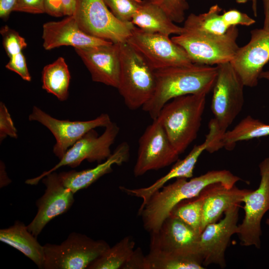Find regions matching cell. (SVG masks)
Returning <instances> with one entry per match:
<instances>
[{
	"instance_id": "1",
	"label": "cell",
	"mask_w": 269,
	"mask_h": 269,
	"mask_svg": "<svg viewBox=\"0 0 269 269\" xmlns=\"http://www.w3.org/2000/svg\"><path fill=\"white\" fill-rule=\"evenodd\" d=\"M187 179L178 178L172 183L164 185L154 193L143 208L138 211L147 231H157L178 203L198 196L207 186L221 183L230 188L242 180L227 170L209 171L189 180Z\"/></svg>"
},
{
	"instance_id": "2",
	"label": "cell",
	"mask_w": 269,
	"mask_h": 269,
	"mask_svg": "<svg viewBox=\"0 0 269 269\" xmlns=\"http://www.w3.org/2000/svg\"><path fill=\"white\" fill-rule=\"evenodd\" d=\"M217 66L192 63L155 70L156 88L152 98L142 107L152 120L172 99L191 94L207 95L213 89Z\"/></svg>"
},
{
	"instance_id": "3",
	"label": "cell",
	"mask_w": 269,
	"mask_h": 269,
	"mask_svg": "<svg viewBox=\"0 0 269 269\" xmlns=\"http://www.w3.org/2000/svg\"><path fill=\"white\" fill-rule=\"evenodd\" d=\"M206 96L205 94H191L175 98L163 106L157 118L179 154L197 137Z\"/></svg>"
},
{
	"instance_id": "4",
	"label": "cell",
	"mask_w": 269,
	"mask_h": 269,
	"mask_svg": "<svg viewBox=\"0 0 269 269\" xmlns=\"http://www.w3.org/2000/svg\"><path fill=\"white\" fill-rule=\"evenodd\" d=\"M121 71L117 89L131 110L142 108L156 88L155 70L128 43H120Z\"/></svg>"
},
{
	"instance_id": "5",
	"label": "cell",
	"mask_w": 269,
	"mask_h": 269,
	"mask_svg": "<svg viewBox=\"0 0 269 269\" xmlns=\"http://www.w3.org/2000/svg\"><path fill=\"white\" fill-rule=\"evenodd\" d=\"M239 30L231 27L224 34L184 30L171 39L187 53L193 63L217 66L231 62L238 51Z\"/></svg>"
},
{
	"instance_id": "6",
	"label": "cell",
	"mask_w": 269,
	"mask_h": 269,
	"mask_svg": "<svg viewBox=\"0 0 269 269\" xmlns=\"http://www.w3.org/2000/svg\"><path fill=\"white\" fill-rule=\"evenodd\" d=\"M109 247L103 240L72 232L60 244L43 245L42 269H87Z\"/></svg>"
},
{
	"instance_id": "7",
	"label": "cell",
	"mask_w": 269,
	"mask_h": 269,
	"mask_svg": "<svg viewBox=\"0 0 269 269\" xmlns=\"http://www.w3.org/2000/svg\"><path fill=\"white\" fill-rule=\"evenodd\" d=\"M73 15L84 32L114 43L126 42L134 26L117 18L103 0H77Z\"/></svg>"
},
{
	"instance_id": "8",
	"label": "cell",
	"mask_w": 269,
	"mask_h": 269,
	"mask_svg": "<svg viewBox=\"0 0 269 269\" xmlns=\"http://www.w3.org/2000/svg\"><path fill=\"white\" fill-rule=\"evenodd\" d=\"M217 66L211 109L222 136L243 109L245 85L230 62Z\"/></svg>"
},
{
	"instance_id": "9",
	"label": "cell",
	"mask_w": 269,
	"mask_h": 269,
	"mask_svg": "<svg viewBox=\"0 0 269 269\" xmlns=\"http://www.w3.org/2000/svg\"><path fill=\"white\" fill-rule=\"evenodd\" d=\"M119 132L120 128L117 124L112 122L99 136L94 129L89 131L68 149L57 164L39 176L27 179L25 183L36 185L45 176L60 167L64 166L76 167L85 160L90 162L97 161L99 163L105 161L112 153L110 147Z\"/></svg>"
},
{
	"instance_id": "10",
	"label": "cell",
	"mask_w": 269,
	"mask_h": 269,
	"mask_svg": "<svg viewBox=\"0 0 269 269\" xmlns=\"http://www.w3.org/2000/svg\"><path fill=\"white\" fill-rule=\"evenodd\" d=\"M126 42L154 70L193 63L186 51L169 36L147 32L134 26Z\"/></svg>"
},
{
	"instance_id": "11",
	"label": "cell",
	"mask_w": 269,
	"mask_h": 269,
	"mask_svg": "<svg viewBox=\"0 0 269 269\" xmlns=\"http://www.w3.org/2000/svg\"><path fill=\"white\" fill-rule=\"evenodd\" d=\"M180 154L171 144L158 118L148 125L138 140V148L134 167L135 177L150 170H157L176 162Z\"/></svg>"
},
{
	"instance_id": "12",
	"label": "cell",
	"mask_w": 269,
	"mask_h": 269,
	"mask_svg": "<svg viewBox=\"0 0 269 269\" xmlns=\"http://www.w3.org/2000/svg\"><path fill=\"white\" fill-rule=\"evenodd\" d=\"M261 182L258 188L244 197L245 217L238 225V235L244 246L261 247V220L269 210V157L259 164Z\"/></svg>"
},
{
	"instance_id": "13",
	"label": "cell",
	"mask_w": 269,
	"mask_h": 269,
	"mask_svg": "<svg viewBox=\"0 0 269 269\" xmlns=\"http://www.w3.org/2000/svg\"><path fill=\"white\" fill-rule=\"evenodd\" d=\"M209 128V133L206 135L203 142L195 145L184 159H178L168 172L150 186L134 189H130L124 186L119 187L122 191L128 195L142 199L138 211L143 208L154 193L159 190L169 180L178 178H191L193 176L195 164L204 151L207 150L212 153L220 149V135L213 120L210 121Z\"/></svg>"
},
{
	"instance_id": "14",
	"label": "cell",
	"mask_w": 269,
	"mask_h": 269,
	"mask_svg": "<svg viewBox=\"0 0 269 269\" xmlns=\"http://www.w3.org/2000/svg\"><path fill=\"white\" fill-rule=\"evenodd\" d=\"M28 119L30 121L40 123L52 133L56 141L53 152L59 159L87 132L98 127L106 128L112 122L107 114H102L94 119L86 121L58 120L36 106H33Z\"/></svg>"
},
{
	"instance_id": "15",
	"label": "cell",
	"mask_w": 269,
	"mask_h": 269,
	"mask_svg": "<svg viewBox=\"0 0 269 269\" xmlns=\"http://www.w3.org/2000/svg\"><path fill=\"white\" fill-rule=\"evenodd\" d=\"M240 205H235L224 213V218L219 222L208 224L200 235L198 253L202 258L203 266L211 264L224 268L225 253L231 237L238 233Z\"/></svg>"
},
{
	"instance_id": "16",
	"label": "cell",
	"mask_w": 269,
	"mask_h": 269,
	"mask_svg": "<svg viewBox=\"0 0 269 269\" xmlns=\"http://www.w3.org/2000/svg\"><path fill=\"white\" fill-rule=\"evenodd\" d=\"M41 180L46 188L43 195L36 202L35 216L27 225L36 237L50 221L66 212L74 202V193L63 185L55 171L46 175Z\"/></svg>"
},
{
	"instance_id": "17",
	"label": "cell",
	"mask_w": 269,
	"mask_h": 269,
	"mask_svg": "<svg viewBox=\"0 0 269 269\" xmlns=\"http://www.w3.org/2000/svg\"><path fill=\"white\" fill-rule=\"evenodd\" d=\"M269 61V30L263 28L251 31L249 41L240 47L230 62L245 86L256 87Z\"/></svg>"
},
{
	"instance_id": "18",
	"label": "cell",
	"mask_w": 269,
	"mask_h": 269,
	"mask_svg": "<svg viewBox=\"0 0 269 269\" xmlns=\"http://www.w3.org/2000/svg\"><path fill=\"white\" fill-rule=\"evenodd\" d=\"M74 49L93 81L117 88L121 71L120 43Z\"/></svg>"
},
{
	"instance_id": "19",
	"label": "cell",
	"mask_w": 269,
	"mask_h": 269,
	"mask_svg": "<svg viewBox=\"0 0 269 269\" xmlns=\"http://www.w3.org/2000/svg\"><path fill=\"white\" fill-rule=\"evenodd\" d=\"M42 38L43 46L46 50L62 46L85 48L113 43L84 32L73 14L61 20L45 22L42 26Z\"/></svg>"
},
{
	"instance_id": "20",
	"label": "cell",
	"mask_w": 269,
	"mask_h": 269,
	"mask_svg": "<svg viewBox=\"0 0 269 269\" xmlns=\"http://www.w3.org/2000/svg\"><path fill=\"white\" fill-rule=\"evenodd\" d=\"M200 235L180 219L170 215L157 231L150 233L149 248L199 255Z\"/></svg>"
},
{
	"instance_id": "21",
	"label": "cell",
	"mask_w": 269,
	"mask_h": 269,
	"mask_svg": "<svg viewBox=\"0 0 269 269\" xmlns=\"http://www.w3.org/2000/svg\"><path fill=\"white\" fill-rule=\"evenodd\" d=\"M130 147L127 142L121 143L111 156L92 168L81 171L70 170L58 174L63 185L74 193L88 187L105 174L112 171L114 165H121L130 157Z\"/></svg>"
},
{
	"instance_id": "22",
	"label": "cell",
	"mask_w": 269,
	"mask_h": 269,
	"mask_svg": "<svg viewBox=\"0 0 269 269\" xmlns=\"http://www.w3.org/2000/svg\"><path fill=\"white\" fill-rule=\"evenodd\" d=\"M250 191L239 189L235 185L229 188L221 183L211 184L205 188L202 191L204 197L202 230L208 224L216 222L230 207L240 205Z\"/></svg>"
},
{
	"instance_id": "23",
	"label": "cell",
	"mask_w": 269,
	"mask_h": 269,
	"mask_svg": "<svg viewBox=\"0 0 269 269\" xmlns=\"http://www.w3.org/2000/svg\"><path fill=\"white\" fill-rule=\"evenodd\" d=\"M131 22L144 31L167 36L183 32V27L175 24L161 8L147 0H142Z\"/></svg>"
},
{
	"instance_id": "24",
	"label": "cell",
	"mask_w": 269,
	"mask_h": 269,
	"mask_svg": "<svg viewBox=\"0 0 269 269\" xmlns=\"http://www.w3.org/2000/svg\"><path fill=\"white\" fill-rule=\"evenodd\" d=\"M0 241L17 249L31 260L39 269L44 262L43 246L40 245L28 230L27 226L19 221L0 230Z\"/></svg>"
},
{
	"instance_id": "25",
	"label": "cell",
	"mask_w": 269,
	"mask_h": 269,
	"mask_svg": "<svg viewBox=\"0 0 269 269\" xmlns=\"http://www.w3.org/2000/svg\"><path fill=\"white\" fill-rule=\"evenodd\" d=\"M148 269H203V260L197 254L150 249L146 256Z\"/></svg>"
},
{
	"instance_id": "26",
	"label": "cell",
	"mask_w": 269,
	"mask_h": 269,
	"mask_svg": "<svg viewBox=\"0 0 269 269\" xmlns=\"http://www.w3.org/2000/svg\"><path fill=\"white\" fill-rule=\"evenodd\" d=\"M71 76L63 57L57 58L43 68L42 71V88L61 101L67 100Z\"/></svg>"
},
{
	"instance_id": "27",
	"label": "cell",
	"mask_w": 269,
	"mask_h": 269,
	"mask_svg": "<svg viewBox=\"0 0 269 269\" xmlns=\"http://www.w3.org/2000/svg\"><path fill=\"white\" fill-rule=\"evenodd\" d=\"M269 136V125L248 116L221 137L222 147L231 150L238 141Z\"/></svg>"
},
{
	"instance_id": "28",
	"label": "cell",
	"mask_w": 269,
	"mask_h": 269,
	"mask_svg": "<svg viewBox=\"0 0 269 269\" xmlns=\"http://www.w3.org/2000/svg\"><path fill=\"white\" fill-rule=\"evenodd\" d=\"M221 11L222 8L216 4L211 6L205 13L190 14L184 21L182 26L183 30L199 31L217 35L225 34L231 27L224 21Z\"/></svg>"
},
{
	"instance_id": "29",
	"label": "cell",
	"mask_w": 269,
	"mask_h": 269,
	"mask_svg": "<svg viewBox=\"0 0 269 269\" xmlns=\"http://www.w3.org/2000/svg\"><path fill=\"white\" fill-rule=\"evenodd\" d=\"M135 242L131 236L109 247L87 269H122L134 251Z\"/></svg>"
},
{
	"instance_id": "30",
	"label": "cell",
	"mask_w": 269,
	"mask_h": 269,
	"mask_svg": "<svg viewBox=\"0 0 269 269\" xmlns=\"http://www.w3.org/2000/svg\"><path fill=\"white\" fill-rule=\"evenodd\" d=\"M204 200V195L201 192L197 197L183 200L178 203L172 209L169 215L180 219L201 234L202 231Z\"/></svg>"
},
{
	"instance_id": "31",
	"label": "cell",
	"mask_w": 269,
	"mask_h": 269,
	"mask_svg": "<svg viewBox=\"0 0 269 269\" xmlns=\"http://www.w3.org/2000/svg\"><path fill=\"white\" fill-rule=\"evenodd\" d=\"M142 0H103L113 14L124 22L131 21Z\"/></svg>"
},
{
	"instance_id": "32",
	"label": "cell",
	"mask_w": 269,
	"mask_h": 269,
	"mask_svg": "<svg viewBox=\"0 0 269 269\" xmlns=\"http://www.w3.org/2000/svg\"><path fill=\"white\" fill-rule=\"evenodd\" d=\"M0 32L3 48L9 58L22 52L26 47L27 44L25 39L7 25L1 27Z\"/></svg>"
},
{
	"instance_id": "33",
	"label": "cell",
	"mask_w": 269,
	"mask_h": 269,
	"mask_svg": "<svg viewBox=\"0 0 269 269\" xmlns=\"http://www.w3.org/2000/svg\"><path fill=\"white\" fill-rule=\"evenodd\" d=\"M161 8L174 22L181 23L185 19L189 8L186 0H147Z\"/></svg>"
},
{
	"instance_id": "34",
	"label": "cell",
	"mask_w": 269,
	"mask_h": 269,
	"mask_svg": "<svg viewBox=\"0 0 269 269\" xmlns=\"http://www.w3.org/2000/svg\"><path fill=\"white\" fill-rule=\"evenodd\" d=\"M7 136L14 138L17 137V131L15 127L10 115L5 104L0 103V142Z\"/></svg>"
},
{
	"instance_id": "35",
	"label": "cell",
	"mask_w": 269,
	"mask_h": 269,
	"mask_svg": "<svg viewBox=\"0 0 269 269\" xmlns=\"http://www.w3.org/2000/svg\"><path fill=\"white\" fill-rule=\"evenodd\" d=\"M5 68L18 75L24 80L30 82L31 76L28 71L25 58L22 52L9 57Z\"/></svg>"
},
{
	"instance_id": "36",
	"label": "cell",
	"mask_w": 269,
	"mask_h": 269,
	"mask_svg": "<svg viewBox=\"0 0 269 269\" xmlns=\"http://www.w3.org/2000/svg\"><path fill=\"white\" fill-rule=\"evenodd\" d=\"M222 16L229 27L239 25L250 26L256 23V20L247 14L235 9L224 11Z\"/></svg>"
},
{
	"instance_id": "37",
	"label": "cell",
	"mask_w": 269,
	"mask_h": 269,
	"mask_svg": "<svg viewBox=\"0 0 269 269\" xmlns=\"http://www.w3.org/2000/svg\"><path fill=\"white\" fill-rule=\"evenodd\" d=\"M14 11L32 14L45 12L44 0H17Z\"/></svg>"
},
{
	"instance_id": "38",
	"label": "cell",
	"mask_w": 269,
	"mask_h": 269,
	"mask_svg": "<svg viewBox=\"0 0 269 269\" xmlns=\"http://www.w3.org/2000/svg\"><path fill=\"white\" fill-rule=\"evenodd\" d=\"M122 269H148L146 256L140 248L134 250Z\"/></svg>"
},
{
	"instance_id": "39",
	"label": "cell",
	"mask_w": 269,
	"mask_h": 269,
	"mask_svg": "<svg viewBox=\"0 0 269 269\" xmlns=\"http://www.w3.org/2000/svg\"><path fill=\"white\" fill-rule=\"evenodd\" d=\"M45 13L55 17L64 15L62 0H44Z\"/></svg>"
},
{
	"instance_id": "40",
	"label": "cell",
	"mask_w": 269,
	"mask_h": 269,
	"mask_svg": "<svg viewBox=\"0 0 269 269\" xmlns=\"http://www.w3.org/2000/svg\"><path fill=\"white\" fill-rule=\"evenodd\" d=\"M17 0H0V17L7 19L14 11Z\"/></svg>"
},
{
	"instance_id": "41",
	"label": "cell",
	"mask_w": 269,
	"mask_h": 269,
	"mask_svg": "<svg viewBox=\"0 0 269 269\" xmlns=\"http://www.w3.org/2000/svg\"><path fill=\"white\" fill-rule=\"evenodd\" d=\"M64 15H73L75 12L77 0H62Z\"/></svg>"
},
{
	"instance_id": "42",
	"label": "cell",
	"mask_w": 269,
	"mask_h": 269,
	"mask_svg": "<svg viewBox=\"0 0 269 269\" xmlns=\"http://www.w3.org/2000/svg\"><path fill=\"white\" fill-rule=\"evenodd\" d=\"M11 183V180L8 177L6 168L4 163L0 161V187L3 188Z\"/></svg>"
},
{
	"instance_id": "43",
	"label": "cell",
	"mask_w": 269,
	"mask_h": 269,
	"mask_svg": "<svg viewBox=\"0 0 269 269\" xmlns=\"http://www.w3.org/2000/svg\"><path fill=\"white\" fill-rule=\"evenodd\" d=\"M264 12L263 28L269 30V0H262Z\"/></svg>"
},
{
	"instance_id": "44",
	"label": "cell",
	"mask_w": 269,
	"mask_h": 269,
	"mask_svg": "<svg viewBox=\"0 0 269 269\" xmlns=\"http://www.w3.org/2000/svg\"><path fill=\"white\" fill-rule=\"evenodd\" d=\"M258 0H251L252 2V7L254 15L255 16H257L258 14V4H257Z\"/></svg>"
},
{
	"instance_id": "45",
	"label": "cell",
	"mask_w": 269,
	"mask_h": 269,
	"mask_svg": "<svg viewBox=\"0 0 269 269\" xmlns=\"http://www.w3.org/2000/svg\"><path fill=\"white\" fill-rule=\"evenodd\" d=\"M260 79H264L269 82V71H263L260 76Z\"/></svg>"
},
{
	"instance_id": "46",
	"label": "cell",
	"mask_w": 269,
	"mask_h": 269,
	"mask_svg": "<svg viewBox=\"0 0 269 269\" xmlns=\"http://www.w3.org/2000/svg\"><path fill=\"white\" fill-rule=\"evenodd\" d=\"M235 1L238 3H245L251 0H235Z\"/></svg>"
},
{
	"instance_id": "47",
	"label": "cell",
	"mask_w": 269,
	"mask_h": 269,
	"mask_svg": "<svg viewBox=\"0 0 269 269\" xmlns=\"http://www.w3.org/2000/svg\"><path fill=\"white\" fill-rule=\"evenodd\" d=\"M266 224L269 226V218L267 219Z\"/></svg>"
}]
</instances>
